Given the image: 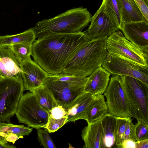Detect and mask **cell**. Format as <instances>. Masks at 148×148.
<instances>
[{
    "mask_svg": "<svg viewBox=\"0 0 148 148\" xmlns=\"http://www.w3.org/2000/svg\"><path fill=\"white\" fill-rule=\"evenodd\" d=\"M90 40L86 31L73 33H50L32 44L34 61L51 74L63 73L69 61Z\"/></svg>",
    "mask_w": 148,
    "mask_h": 148,
    "instance_id": "cell-1",
    "label": "cell"
},
{
    "mask_svg": "<svg viewBox=\"0 0 148 148\" xmlns=\"http://www.w3.org/2000/svg\"><path fill=\"white\" fill-rule=\"evenodd\" d=\"M107 38L90 40L82 46L69 61L63 73L86 77L101 66L108 55Z\"/></svg>",
    "mask_w": 148,
    "mask_h": 148,
    "instance_id": "cell-2",
    "label": "cell"
},
{
    "mask_svg": "<svg viewBox=\"0 0 148 148\" xmlns=\"http://www.w3.org/2000/svg\"><path fill=\"white\" fill-rule=\"evenodd\" d=\"M92 17L87 8L79 7L38 21L32 28L36 38L50 33H78L88 26Z\"/></svg>",
    "mask_w": 148,
    "mask_h": 148,
    "instance_id": "cell-3",
    "label": "cell"
},
{
    "mask_svg": "<svg viewBox=\"0 0 148 148\" xmlns=\"http://www.w3.org/2000/svg\"><path fill=\"white\" fill-rule=\"evenodd\" d=\"M88 77L62 73L49 74L43 84L46 85L58 105L66 111L74 101L84 92Z\"/></svg>",
    "mask_w": 148,
    "mask_h": 148,
    "instance_id": "cell-4",
    "label": "cell"
},
{
    "mask_svg": "<svg viewBox=\"0 0 148 148\" xmlns=\"http://www.w3.org/2000/svg\"><path fill=\"white\" fill-rule=\"evenodd\" d=\"M119 76L132 117L148 124V85L132 77Z\"/></svg>",
    "mask_w": 148,
    "mask_h": 148,
    "instance_id": "cell-5",
    "label": "cell"
},
{
    "mask_svg": "<svg viewBox=\"0 0 148 148\" xmlns=\"http://www.w3.org/2000/svg\"><path fill=\"white\" fill-rule=\"evenodd\" d=\"M25 90L21 74L0 77V122H10Z\"/></svg>",
    "mask_w": 148,
    "mask_h": 148,
    "instance_id": "cell-6",
    "label": "cell"
},
{
    "mask_svg": "<svg viewBox=\"0 0 148 148\" xmlns=\"http://www.w3.org/2000/svg\"><path fill=\"white\" fill-rule=\"evenodd\" d=\"M106 48L108 55L148 68V50L135 45L126 39L119 30L107 38Z\"/></svg>",
    "mask_w": 148,
    "mask_h": 148,
    "instance_id": "cell-7",
    "label": "cell"
},
{
    "mask_svg": "<svg viewBox=\"0 0 148 148\" xmlns=\"http://www.w3.org/2000/svg\"><path fill=\"white\" fill-rule=\"evenodd\" d=\"M15 114L19 123L35 129L45 128L49 115L30 91L22 95Z\"/></svg>",
    "mask_w": 148,
    "mask_h": 148,
    "instance_id": "cell-8",
    "label": "cell"
},
{
    "mask_svg": "<svg viewBox=\"0 0 148 148\" xmlns=\"http://www.w3.org/2000/svg\"><path fill=\"white\" fill-rule=\"evenodd\" d=\"M108 112L115 117H132L127 98L119 75H112L104 93Z\"/></svg>",
    "mask_w": 148,
    "mask_h": 148,
    "instance_id": "cell-9",
    "label": "cell"
},
{
    "mask_svg": "<svg viewBox=\"0 0 148 148\" xmlns=\"http://www.w3.org/2000/svg\"><path fill=\"white\" fill-rule=\"evenodd\" d=\"M102 66L112 75L127 76L140 80L148 85V68L122 58L108 54Z\"/></svg>",
    "mask_w": 148,
    "mask_h": 148,
    "instance_id": "cell-10",
    "label": "cell"
},
{
    "mask_svg": "<svg viewBox=\"0 0 148 148\" xmlns=\"http://www.w3.org/2000/svg\"><path fill=\"white\" fill-rule=\"evenodd\" d=\"M20 64L25 90L30 91L43 85L49 75L30 56Z\"/></svg>",
    "mask_w": 148,
    "mask_h": 148,
    "instance_id": "cell-11",
    "label": "cell"
},
{
    "mask_svg": "<svg viewBox=\"0 0 148 148\" xmlns=\"http://www.w3.org/2000/svg\"><path fill=\"white\" fill-rule=\"evenodd\" d=\"M119 30L112 23L100 6L92 16L90 25L86 32L92 40L103 37L108 38Z\"/></svg>",
    "mask_w": 148,
    "mask_h": 148,
    "instance_id": "cell-12",
    "label": "cell"
},
{
    "mask_svg": "<svg viewBox=\"0 0 148 148\" xmlns=\"http://www.w3.org/2000/svg\"><path fill=\"white\" fill-rule=\"evenodd\" d=\"M124 36L137 47L148 50V23L144 21L123 23L120 29Z\"/></svg>",
    "mask_w": 148,
    "mask_h": 148,
    "instance_id": "cell-13",
    "label": "cell"
},
{
    "mask_svg": "<svg viewBox=\"0 0 148 148\" xmlns=\"http://www.w3.org/2000/svg\"><path fill=\"white\" fill-rule=\"evenodd\" d=\"M20 64L10 45H0V75L2 77H11L21 74Z\"/></svg>",
    "mask_w": 148,
    "mask_h": 148,
    "instance_id": "cell-14",
    "label": "cell"
},
{
    "mask_svg": "<svg viewBox=\"0 0 148 148\" xmlns=\"http://www.w3.org/2000/svg\"><path fill=\"white\" fill-rule=\"evenodd\" d=\"M111 75L102 66L98 67L88 77L84 92L93 95H102L108 85Z\"/></svg>",
    "mask_w": 148,
    "mask_h": 148,
    "instance_id": "cell-15",
    "label": "cell"
},
{
    "mask_svg": "<svg viewBox=\"0 0 148 148\" xmlns=\"http://www.w3.org/2000/svg\"><path fill=\"white\" fill-rule=\"evenodd\" d=\"M95 96L84 92L78 97L66 110L67 122L84 119L87 109Z\"/></svg>",
    "mask_w": 148,
    "mask_h": 148,
    "instance_id": "cell-16",
    "label": "cell"
},
{
    "mask_svg": "<svg viewBox=\"0 0 148 148\" xmlns=\"http://www.w3.org/2000/svg\"><path fill=\"white\" fill-rule=\"evenodd\" d=\"M32 130V128L24 125L0 122V141L14 144L24 136L29 135Z\"/></svg>",
    "mask_w": 148,
    "mask_h": 148,
    "instance_id": "cell-17",
    "label": "cell"
},
{
    "mask_svg": "<svg viewBox=\"0 0 148 148\" xmlns=\"http://www.w3.org/2000/svg\"><path fill=\"white\" fill-rule=\"evenodd\" d=\"M101 119L94 123L88 124L82 130L81 136L84 143V148H101Z\"/></svg>",
    "mask_w": 148,
    "mask_h": 148,
    "instance_id": "cell-18",
    "label": "cell"
},
{
    "mask_svg": "<svg viewBox=\"0 0 148 148\" xmlns=\"http://www.w3.org/2000/svg\"><path fill=\"white\" fill-rule=\"evenodd\" d=\"M108 113V108L102 95H96L89 105L84 119L88 124L94 123Z\"/></svg>",
    "mask_w": 148,
    "mask_h": 148,
    "instance_id": "cell-19",
    "label": "cell"
},
{
    "mask_svg": "<svg viewBox=\"0 0 148 148\" xmlns=\"http://www.w3.org/2000/svg\"><path fill=\"white\" fill-rule=\"evenodd\" d=\"M116 121V117L109 113L102 118V133L101 148H111L115 144L114 133Z\"/></svg>",
    "mask_w": 148,
    "mask_h": 148,
    "instance_id": "cell-20",
    "label": "cell"
},
{
    "mask_svg": "<svg viewBox=\"0 0 148 148\" xmlns=\"http://www.w3.org/2000/svg\"><path fill=\"white\" fill-rule=\"evenodd\" d=\"M122 8V21L124 23L144 21H148L143 16L140 9L134 0H119Z\"/></svg>",
    "mask_w": 148,
    "mask_h": 148,
    "instance_id": "cell-21",
    "label": "cell"
},
{
    "mask_svg": "<svg viewBox=\"0 0 148 148\" xmlns=\"http://www.w3.org/2000/svg\"><path fill=\"white\" fill-rule=\"evenodd\" d=\"M112 23L121 29L122 21V6L119 0H103L101 5Z\"/></svg>",
    "mask_w": 148,
    "mask_h": 148,
    "instance_id": "cell-22",
    "label": "cell"
},
{
    "mask_svg": "<svg viewBox=\"0 0 148 148\" xmlns=\"http://www.w3.org/2000/svg\"><path fill=\"white\" fill-rule=\"evenodd\" d=\"M36 38L34 32L31 28L18 34L0 36V45H11L19 43L32 44Z\"/></svg>",
    "mask_w": 148,
    "mask_h": 148,
    "instance_id": "cell-23",
    "label": "cell"
},
{
    "mask_svg": "<svg viewBox=\"0 0 148 148\" xmlns=\"http://www.w3.org/2000/svg\"><path fill=\"white\" fill-rule=\"evenodd\" d=\"M30 92L34 94L41 106L48 113L53 108L58 106L45 84Z\"/></svg>",
    "mask_w": 148,
    "mask_h": 148,
    "instance_id": "cell-24",
    "label": "cell"
},
{
    "mask_svg": "<svg viewBox=\"0 0 148 148\" xmlns=\"http://www.w3.org/2000/svg\"><path fill=\"white\" fill-rule=\"evenodd\" d=\"M10 46L19 64L32 55V44L19 43L12 45Z\"/></svg>",
    "mask_w": 148,
    "mask_h": 148,
    "instance_id": "cell-25",
    "label": "cell"
},
{
    "mask_svg": "<svg viewBox=\"0 0 148 148\" xmlns=\"http://www.w3.org/2000/svg\"><path fill=\"white\" fill-rule=\"evenodd\" d=\"M116 119L114 136L115 143L118 147L124 140L125 126L129 119L119 117H116Z\"/></svg>",
    "mask_w": 148,
    "mask_h": 148,
    "instance_id": "cell-26",
    "label": "cell"
},
{
    "mask_svg": "<svg viewBox=\"0 0 148 148\" xmlns=\"http://www.w3.org/2000/svg\"><path fill=\"white\" fill-rule=\"evenodd\" d=\"M67 119L68 116H66L60 119H56L49 115L48 121L45 128L49 133L55 132L67 123Z\"/></svg>",
    "mask_w": 148,
    "mask_h": 148,
    "instance_id": "cell-27",
    "label": "cell"
},
{
    "mask_svg": "<svg viewBox=\"0 0 148 148\" xmlns=\"http://www.w3.org/2000/svg\"><path fill=\"white\" fill-rule=\"evenodd\" d=\"M37 131L38 139L45 148H56L53 141L47 132L40 128L36 129Z\"/></svg>",
    "mask_w": 148,
    "mask_h": 148,
    "instance_id": "cell-28",
    "label": "cell"
},
{
    "mask_svg": "<svg viewBox=\"0 0 148 148\" xmlns=\"http://www.w3.org/2000/svg\"><path fill=\"white\" fill-rule=\"evenodd\" d=\"M148 124L138 121L135 125V131L137 141L148 139Z\"/></svg>",
    "mask_w": 148,
    "mask_h": 148,
    "instance_id": "cell-29",
    "label": "cell"
},
{
    "mask_svg": "<svg viewBox=\"0 0 148 148\" xmlns=\"http://www.w3.org/2000/svg\"><path fill=\"white\" fill-rule=\"evenodd\" d=\"M131 140L137 141L135 131V125L132 122L131 119H128L125 126L124 134V140Z\"/></svg>",
    "mask_w": 148,
    "mask_h": 148,
    "instance_id": "cell-30",
    "label": "cell"
},
{
    "mask_svg": "<svg viewBox=\"0 0 148 148\" xmlns=\"http://www.w3.org/2000/svg\"><path fill=\"white\" fill-rule=\"evenodd\" d=\"M49 114L52 118L59 119L67 116L66 111L62 106H58L53 108L49 112Z\"/></svg>",
    "mask_w": 148,
    "mask_h": 148,
    "instance_id": "cell-31",
    "label": "cell"
},
{
    "mask_svg": "<svg viewBox=\"0 0 148 148\" xmlns=\"http://www.w3.org/2000/svg\"><path fill=\"white\" fill-rule=\"evenodd\" d=\"M141 11L146 20L148 21V6L143 0H134Z\"/></svg>",
    "mask_w": 148,
    "mask_h": 148,
    "instance_id": "cell-32",
    "label": "cell"
},
{
    "mask_svg": "<svg viewBox=\"0 0 148 148\" xmlns=\"http://www.w3.org/2000/svg\"><path fill=\"white\" fill-rule=\"evenodd\" d=\"M136 142L131 140H125L118 148H136Z\"/></svg>",
    "mask_w": 148,
    "mask_h": 148,
    "instance_id": "cell-33",
    "label": "cell"
},
{
    "mask_svg": "<svg viewBox=\"0 0 148 148\" xmlns=\"http://www.w3.org/2000/svg\"><path fill=\"white\" fill-rule=\"evenodd\" d=\"M135 143L136 148H148V139L137 141Z\"/></svg>",
    "mask_w": 148,
    "mask_h": 148,
    "instance_id": "cell-34",
    "label": "cell"
},
{
    "mask_svg": "<svg viewBox=\"0 0 148 148\" xmlns=\"http://www.w3.org/2000/svg\"><path fill=\"white\" fill-rule=\"evenodd\" d=\"M16 147L14 146L9 145L8 144V142L0 141V148H13Z\"/></svg>",
    "mask_w": 148,
    "mask_h": 148,
    "instance_id": "cell-35",
    "label": "cell"
},
{
    "mask_svg": "<svg viewBox=\"0 0 148 148\" xmlns=\"http://www.w3.org/2000/svg\"><path fill=\"white\" fill-rule=\"evenodd\" d=\"M146 4L148 6V0H143Z\"/></svg>",
    "mask_w": 148,
    "mask_h": 148,
    "instance_id": "cell-36",
    "label": "cell"
},
{
    "mask_svg": "<svg viewBox=\"0 0 148 148\" xmlns=\"http://www.w3.org/2000/svg\"><path fill=\"white\" fill-rule=\"evenodd\" d=\"M1 77V76H0V77Z\"/></svg>",
    "mask_w": 148,
    "mask_h": 148,
    "instance_id": "cell-37",
    "label": "cell"
}]
</instances>
